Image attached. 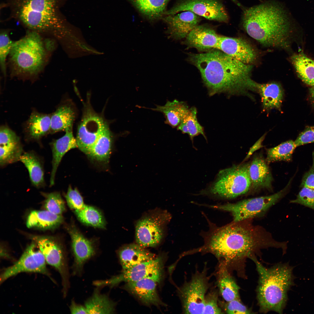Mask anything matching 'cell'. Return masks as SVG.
I'll return each instance as SVG.
<instances>
[{
	"instance_id": "10",
	"label": "cell",
	"mask_w": 314,
	"mask_h": 314,
	"mask_svg": "<svg viewBox=\"0 0 314 314\" xmlns=\"http://www.w3.org/2000/svg\"><path fill=\"white\" fill-rule=\"evenodd\" d=\"M205 268L197 271L179 289L178 294L185 314H203L206 293L209 287Z\"/></svg>"
},
{
	"instance_id": "13",
	"label": "cell",
	"mask_w": 314,
	"mask_h": 314,
	"mask_svg": "<svg viewBox=\"0 0 314 314\" xmlns=\"http://www.w3.org/2000/svg\"><path fill=\"white\" fill-rule=\"evenodd\" d=\"M43 254L47 263L54 268L62 278L63 296L65 297L69 287L67 262L62 246L53 238L47 236H31Z\"/></svg>"
},
{
	"instance_id": "50",
	"label": "cell",
	"mask_w": 314,
	"mask_h": 314,
	"mask_svg": "<svg viewBox=\"0 0 314 314\" xmlns=\"http://www.w3.org/2000/svg\"><path fill=\"white\" fill-rule=\"evenodd\" d=\"M310 97L313 103L314 104V87H311L309 89Z\"/></svg>"
},
{
	"instance_id": "51",
	"label": "cell",
	"mask_w": 314,
	"mask_h": 314,
	"mask_svg": "<svg viewBox=\"0 0 314 314\" xmlns=\"http://www.w3.org/2000/svg\"><path fill=\"white\" fill-rule=\"evenodd\" d=\"M232 1L235 3L237 5L239 4L240 3L237 0H231Z\"/></svg>"
},
{
	"instance_id": "47",
	"label": "cell",
	"mask_w": 314,
	"mask_h": 314,
	"mask_svg": "<svg viewBox=\"0 0 314 314\" xmlns=\"http://www.w3.org/2000/svg\"><path fill=\"white\" fill-rule=\"evenodd\" d=\"M313 154V162L310 170L305 173L302 178L300 185L301 187H306L314 190V156Z\"/></svg>"
},
{
	"instance_id": "40",
	"label": "cell",
	"mask_w": 314,
	"mask_h": 314,
	"mask_svg": "<svg viewBox=\"0 0 314 314\" xmlns=\"http://www.w3.org/2000/svg\"><path fill=\"white\" fill-rule=\"evenodd\" d=\"M9 30L2 29L0 34V65L2 72L4 76L6 75V59L11 50L14 42L10 39Z\"/></svg>"
},
{
	"instance_id": "19",
	"label": "cell",
	"mask_w": 314,
	"mask_h": 314,
	"mask_svg": "<svg viewBox=\"0 0 314 314\" xmlns=\"http://www.w3.org/2000/svg\"><path fill=\"white\" fill-rule=\"evenodd\" d=\"M157 282L149 279L129 282L124 288L135 295L144 304L157 307L166 305L160 299L157 290Z\"/></svg>"
},
{
	"instance_id": "4",
	"label": "cell",
	"mask_w": 314,
	"mask_h": 314,
	"mask_svg": "<svg viewBox=\"0 0 314 314\" xmlns=\"http://www.w3.org/2000/svg\"><path fill=\"white\" fill-rule=\"evenodd\" d=\"M61 1L4 0L1 5L9 10L6 19H13L28 30L59 38L64 28L59 10Z\"/></svg>"
},
{
	"instance_id": "12",
	"label": "cell",
	"mask_w": 314,
	"mask_h": 314,
	"mask_svg": "<svg viewBox=\"0 0 314 314\" xmlns=\"http://www.w3.org/2000/svg\"><path fill=\"white\" fill-rule=\"evenodd\" d=\"M185 11L210 20L226 23L229 20L228 12L221 0H179L167 10L165 16Z\"/></svg>"
},
{
	"instance_id": "2",
	"label": "cell",
	"mask_w": 314,
	"mask_h": 314,
	"mask_svg": "<svg viewBox=\"0 0 314 314\" xmlns=\"http://www.w3.org/2000/svg\"><path fill=\"white\" fill-rule=\"evenodd\" d=\"M189 59L199 70L210 96L221 93L249 96V90L255 91L254 81L250 77L252 67L250 64L218 49L191 54Z\"/></svg>"
},
{
	"instance_id": "21",
	"label": "cell",
	"mask_w": 314,
	"mask_h": 314,
	"mask_svg": "<svg viewBox=\"0 0 314 314\" xmlns=\"http://www.w3.org/2000/svg\"><path fill=\"white\" fill-rule=\"evenodd\" d=\"M265 159L261 156H255L249 164V172L251 188L271 190L273 178Z\"/></svg>"
},
{
	"instance_id": "7",
	"label": "cell",
	"mask_w": 314,
	"mask_h": 314,
	"mask_svg": "<svg viewBox=\"0 0 314 314\" xmlns=\"http://www.w3.org/2000/svg\"><path fill=\"white\" fill-rule=\"evenodd\" d=\"M249 164L235 165L220 171L208 188V193L226 199L235 198L247 193L251 188Z\"/></svg>"
},
{
	"instance_id": "3",
	"label": "cell",
	"mask_w": 314,
	"mask_h": 314,
	"mask_svg": "<svg viewBox=\"0 0 314 314\" xmlns=\"http://www.w3.org/2000/svg\"><path fill=\"white\" fill-rule=\"evenodd\" d=\"M241 23L248 35L263 46H289L291 22L284 7L277 1L268 0L245 8Z\"/></svg>"
},
{
	"instance_id": "14",
	"label": "cell",
	"mask_w": 314,
	"mask_h": 314,
	"mask_svg": "<svg viewBox=\"0 0 314 314\" xmlns=\"http://www.w3.org/2000/svg\"><path fill=\"white\" fill-rule=\"evenodd\" d=\"M46 263L43 254L33 241L26 248L18 261L3 270L0 275V284L22 272L39 273L50 277Z\"/></svg>"
},
{
	"instance_id": "32",
	"label": "cell",
	"mask_w": 314,
	"mask_h": 314,
	"mask_svg": "<svg viewBox=\"0 0 314 314\" xmlns=\"http://www.w3.org/2000/svg\"><path fill=\"white\" fill-rule=\"evenodd\" d=\"M116 304L105 294L94 291L85 303L88 314H111L115 311Z\"/></svg>"
},
{
	"instance_id": "17",
	"label": "cell",
	"mask_w": 314,
	"mask_h": 314,
	"mask_svg": "<svg viewBox=\"0 0 314 314\" xmlns=\"http://www.w3.org/2000/svg\"><path fill=\"white\" fill-rule=\"evenodd\" d=\"M167 26V31L170 35L176 39L185 38L189 33L197 25L201 17L189 11L165 15L162 19Z\"/></svg>"
},
{
	"instance_id": "1",
	"label": "cell",
	"mask_w": 314,
	"mask_h": 314,
	"mask_svg": "<svg viewBox=\"0 0 314 314\" xmlns=\"http://www.w3.org/2000/svg\"><path fill=\"white\" fill-rule=\"evenodd\" d=\"M251 220L233 221L221 227L212 226L205 238L206 251L229 267L237 269L244 266L247 258L255 256L261 249L285 247L286 243L274 240L262 227L253 225Z\"/></svg>"
},
{
	"instance_id": "25",
	"label": "cell",
	"mask_w": 314,
	"mask_h": 314,
	"mask_svg": "<svg viewBox=\"0 0 314 314\" xmlns=\"http://www.w3.org/2000/svg\"><path fill=\"white\" fill-rule=\"evenodd\" d=\"M229 269L224 262L220 261L217 272V286L226 302L240 298V287L229 272Z\"/></svg>"
},
{
	"instance_id": "27",
	"label": "cell",
	"mask_w": 314,
	"mask_h": 314,
	"mask_svg": "<svg viewBox=\"0 0 314 314\" xmlns=\"http://www.w3.org/2000/svg\"><path fill=\"white\" fill-rule=\"evenodd\" d=\"M189 108L185 102L175 99L172 101H167L163 106L156 105V108L150 109L163 113L166 118V123L175 128L180 124Z\"/></svg>"
},
{
	"instance_id": "6",
	"label": "cell",
	"mask_w": 314,
	"mask_h": 314,
	"mask_svg": "<svg viewBox=\"0 0 314 314\" xmlns=\"http://www.w3.org/2000/svg\"><path fill=\"white\" fill-rule=\"evenodd\" d=\"M44 42L40 33L30 30L23 38L14 42L9 55L14 74L31 76L40 72L48 55Z\"/></svg>"
},
{
	"instance_id": "9",
	"label": "cell",
	"mask_w": 314,
	"mask_h": 314,
	"mask_svg": "<svg viewBox=\"0 0 314 314\" xmlns=\"http://www.w3.org/2000/svg\"><path fill=\"white\" fill-rule=\"evenodd\" d=\"M171 218L165 210H156L142 216L135 227L137 244L144 247L158 245L163 237L165 228Z\"/></svg>"
},
{
	"instance_id": "45",
	"label": "cell",
	"mask_w": 314,
	"mask_h": 314,
	"mask_svg": "<svg viewBox=\"0 0 314 314\" xmlns=\"http://www.w3.org/2000/svg\"><path fill=\"white\" fill-rule=\"evenodd\" d=\"M294 142L296 147L314 143V126L306 128L299 134Z\"/></svg>"
},
{
	"instance_id": "49",
	"label": "cell",
	"mask_w": 314,
	"mask_h": 314,
	"mask_svg": "<svg viewBox=\"0 0 314 314\" xmlns=\"http://www.w3.org/2000/svg\"><path fill=\"white\" fill-rule=\"evenodd\" d=\"M70 310L72 314H88L85 306L78 304L74 300L72 301Z\"/></svg>"
},
{
	"instance_id": "30",
	"label": "cell",
	"mask_w": 314,
	"mask_h": 314,
	"mask_svg": "<svg viewBox=\"0 0 314 314\" xmlns=\"http://www.w3.org/2000/svg\"><path fill=\"white\" fill-rule=\"evenodd\" d=\"M112 142L111 133L108 125L105 122L88 156L99 161L107 162L109 158Z\"/></svg>"
},
{
	"instance_id": "41",
	"label": "cell",
	"mask_w": 314,
	"mask_h": 314,
	"mask_svg": "<svg viewBox=\"0 0 314 314\" xmlns=\"http://www.w3.org/2000/svg\"><path fill=\"white\" fill-rule=\"evenodd\" d=\"M217 292L212 291L206 295L203 314H223L224 313L219 306Z\"/></svg>"
},
{
	"instance_id": "23",
	"label": "cell",
	"mask_w": 314,
	"mask_h": 314,
	"mask_svg": "<svg viewBox=\"0 0 314 314\" xmlns=\"http://www.w3.org/2000/svg\"><path fill=\"white\" fill-rule=\"evenodd\" d=\"M61 138L55 140L51 144L52 154V168L50 179V186L54 184L57 168L65 154L69 150L78 148L76 138L74 137L72 129L67 130Z\"/></svg>"
},
{
	"instance_id": "31",
	"label": "cell",
	"mask_w": 314,
	"mask_h": 314,
	"mask_svg": "<svg viewBox=\"0 0 314 314\" xmlns=\"http://www.w3.org/2000/svg\"><path fill=\"white\" fill-rule=\"evenodd\" d=\"M290 59L299 78L306 84L314 87V60L302 53L294 54Z\"/></svg>"
},
{
	"instance_id": "28",
	"label": "cell",
	"mask_w": 314,
	"mask_h": 314,
	"mask_svg": "<svg viewBox=\"0 0 314 314\" xmlns=\"http://www.w3.org/2000/svg\"><path fill=\"white\" fill-rule=\"evenodd\" d=\"M19 161L27 169L33 185L38 188L45 186L43 164L39 157L32 151L24 153Z\"/></svg>"
},
{
	"instance_id": "43",
	"label": "cell",
	"mask_w": 314,
	"mask_h": 314,
	"mask_svg": "<svg viewBox=\"0 0 314 314\" xmlns=\"http://www.w3.org/2000/svg\"><path fill=\"white\" fill-rule=\"evenodd\" d=\"M222 303L224 312L227 314H251L254 312L243 304L240 298Z\"/></svg>"
},
{
	"instance_id": "20",
	"label": "cell",
	"mask_w": 314,
	"mask_h": 314,
	"mask_svg": "<svg viewBox=\"0 0 314 314\" xmlns=\"http://www.w3.org/2000/svg\"><path fill=\"white\" fill-rule=\"evenodd\" d=\"M221 35L209 26L199 24L187 36L186 41L189 46L199 50L217 49Z\"/></svg>"
},
{
	"instance_id": "46",
	"label": "cell",
	"mask_w": 314,
	"mask_h": 314,
	"mask_svg": "<svg viewBox=\"0 0 314 314\" xmlns=\"http://www.w3.org/2000/svg\"><path fill=\"white\" fill-rule=\"evenodd\" d=\"M20 142L18 137L15 133L9 128L2 126L0 129V145Z\"/></svg>"
},
{
	"instance_id": "26",
	"label": "cell",
	"mask_w": 314,
	"mask_h": 314,
	"mask_svg": "<svg viewBox=\"0 0 314 314\" xmlns=\"http://www.w3.org/2000/svg\"><path fill=\"white\" fill-rule=\"evenodd\" d=\"M63 221L61 215L53 213L46 210H33L28 215L26 225L28 228L49 230L57 227Z\"/></svg>"
},
{
	"instance_id": "38",
	"label": "cell",
	"mask_w": 314,
	"mask_h": 314,
	"mask_svg": "<svg viewBox=\"0 0 314 314\" xmlns=\"http://www.w3.org/2000/svg\"><path fill=\"white\" fill-rule=\"evenodd\" d=\"M0 165L4 166L19 160L23 153L20 142L0 146Z\"/></svg>"
},
{
	"instance_id": "24",
	"label": "cell",
	"mask_w": 314,
	"mask_h": 314,
	"mask_svg": "<svg viewBox=\"0 0 314 314\" xmlns=\"http://www.w3.org/2000/svg\"><path fill=\"white\" fill-rule=\"evenodd\" d=\"M254 85L256 91L261 96L264 111L281 110L284 92L280 84L276 82L262 84L255 82Z\"/></svg>"
},
{
	"instance_id": "11",
	"label": "cell",
	"mask_w": 314,
	"mask_h": 314,
	"mask_svg": "<svg viewBox=\"0 0 314 314\" xmlns=\"http://www.w3.org/2000/svg\"><path fill=\"white\" fill-rule=\"evenodd\" d=\"M165 256L163 254L152 260L144 262L129 269L122 270L120 274L111 279L99 281V285L114 286L122 282L134 281L149 279L160 284L164 275Z\"/></svg>"
},
{
	"instance_id": "36",
	"label": "cell",
	"mask_w": 314,
	"mask_h": 314,
	"mask_svg": "<svg viewBox=\"0 0 314 314\" xmlns=\"http://www.w3.org/2000/svg\"><path fill=\"white\" fill-rule=\"evenodd\" d=\"M296 147L294 141L290 140L267 149L265 160L267 164L278 161H290Z\"/></svg>"
},
{
	"instance_id": "44",
	"label": "cell",
	"mask_w": 314,
	"mask_h": 314,
	"mask_svg": "<svg viewBox=\"0 0 314 314\" xmlns=\"http://www.w3.org/2000/svg\"><path fill=\"white\" fill-rule=\"evenodd\" d=\"M65 197L68 206L74 210L81 209L85 205L83 197L77 189H73L70 185L68 188Z\"/></svg>"
},
{
	"instance_id": "33",
	"label": "cell",
	"mask_w": 314,
	"mask_h": 314,
	"mask_svg": "<svg viewBox=\"0 0 314 314\" xmlns=\"http://www.w3.org/2000/svg\"><path fill=\"white\" fill-rule=\"evenodd\" d=\"M75 117L74 112L70 106H61L51 117L50 130L56 132L72 129Z\"/></svg>"
},
{
	"instance_id": "39",
	"label": "cell",
	"mask_w": 314,
	"mask_h": 314,
	"mask_svg": "<svg viewBox=\"0 0 314 314\" xmlns=\"http://www.w3.org/2000/svg\"><path fill=\"white\" fill-rule=\"evenodd\" d=\"M45 197L44 207L53 213L61 215L65 210L64 202L60 193L55 192L50 193L42 192Z\"/></svg>"
},
{
	"instance_id": "35",
	"label": "cell",
	"mask_w": 314,
	"mask_h": 314,
	"mask_svg": "<svg viewBox=\"0 0 314 314\" xmlns=\"http://www.w3.org/2000/svg\"><path fill=\"white\" fill-rule=\"evenodd\" d=\"M197 110L196 107H192L189 110L177 126V130L183 134H188L193 142L194 138L199 135H202L206 140L204 127L199 122L197 118Z\"/></svg>"
},
{
	"instance_id": "48",
	"label": "cell",
	"mask_w": 314,
	"mask_h": 314,
	"mask_svg": "<svg viewBox=\"0 0 314 314\" xmlns=\"http://www.w3.org/2000/svg\"><path fill=\"white\" fill-rule=\"evenodd\" d=\"M266 135V134L265 133L262 135L250 148L242 162L249 158L255 151L263 147L262 143L265 138Z\"/></svg>"
},
{
	"instance_id": "29",
	"label": "cell",
	"mask_w": 314,
	"mask_h": 314,
	"mask_svg": "<svg viewBox=\"0 0 314 314\" xmlns=\"http://www.w3.org/2000/svg\"><path fill=\"white\" fill-rule=\"evenodd\" d=\"M170 0H129L138 10L151 21L163 19Z\"/></svg>"
},
{
	"instance_id": "37",
	"label": "cell",
	"mask_w": 314,
	"mask_h": 314,
	"mask_svg": "<svg viewBox=\"0 0 314 314\" xmlns=\"http://www.w3.org/2000/svg\"><path fill=\"white\" fill-rule=\"evenodd\" d=\"M78 218L82 223L91 226L104 228L106 222L102 214L96 208L85 205L81 209L74 210Z\"/></svg>"
},
{
	"instance_id": "18",
	"label": "cell",
	"mask_w": 314,
	"mask_h": 314,
	"mask_svg": "<svg viewBox=\"0 0 314 314\" xmlns=\"http://www.w3.org/2000/svg\"><path fill=\"white\" fill-rule=\"evenodd\" d=\"M68 231L74 256L73 273L74 274H79L85 263L94 254V248L91 242L84 237L76 228L70 227Z\"/></svg>"
},
{
	"instance_id": "42",
	"label": "cell",
	"mask_w": 314,
	"mask_h": 314,
	"mask_svg": "<svg viewBox=\"0 0 314 314\" xmlns=\"http://www.w3.org/2000/svg\"><path fill=\"white\" fill-rule=\"evenodd\" d=\"M290 202L299 204L314 210V190L302 187L296 198L291 200Z\"/></svg>"
},
{
	"instance_id": "16",
	"label": "cell",
	"mask_w": 314,
	"mask_h": 314,
	"mask_svg": "<svg viewBox=\"0 0 314 314\" xmlns=\"http://www.w3.org/2000/svg\"><path fill=\"white\" fill-rule=\"evenodd\" d=\"M217 49L247 64L253 63L257 56L256 52L252 45L240 38L221 36Z\"/></svg>"
},
{
	"instance_id": "22",
	"label": "cell",
	"mask_w": 314,
	"mask_h": 314,
	"mask_svg": "<svg viewBox=\"0 0 314 314\" xmlns=\"http://www.w3.org/2000/svg\"><path fill=\"white\" fill-rule=\"evenodd\" d=\"M123 270L150 261L156 256L137 244H131L122 247L118 253Z\"/></svg>"
},
{
	"instance_id": "5",
	"label": "cell",
	"mask_w": 314,
	"mask_h": 314,
	"mask_svg": "<svg viewBox=\"0 0 314 314\" xmlns=\"http://www.w3.org/2000/svg\"><path fill=\"white\" fill-rule=\"evenodd\" d=\"M251 259L255 264L258 274L256 292L259 311L282 313L288 300V292L294 284L293 267L288 264L280 263L267 267L256 256Z\"/></svg>"
},
{
	"instance_id": "34",
	"label": "cell",
	"mask_w": 314,
	"mask_h": 314,
	"mask_svg": "<svg viewBox=\"0 0 314 314\" xmlns=\"http://www.w3.org/2000/svg\"><path fill=\"white\" fill-rule=\"evenodd\" d=\"M51 117L49 115L34 112L27 122L29 135L33 139L38 140L50 130Z\"/></svg>"
},
{
	"instance_id": "15",
	"label": "cell",
	"mask_w": 314,
	"mask_h": 314,
	"mask_svg": "<svg viewBox=\"0 0 314 314\" xmlns=\"http://www.w3.org/2000/svg\"><path fill=\"white\" fill-rule=\"evenodd\" d=\"M105 122L91 109L86 110L77 129L78 148L88 156L102 130Z\"/></svg>"
},
{
	"instance_id": "8",
	"label": "cell",
	"mask_w": 314,
	"mask_h": 314,
	"mask_svg": "<svg viewBox=\"0 0 314 314\" xmlns=\"http://www.w3.org/2000/svg\"><path fill=\"white\" fill-rule=\"evenodd\" d=\"M290 182L289 181L281 190L271 195L245 199L235 203L208 206L230 212L234 222L251 219L264 213L283 197L287 193Z\"/></svg>"
}]
</instances>
